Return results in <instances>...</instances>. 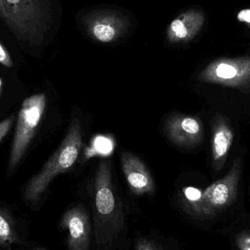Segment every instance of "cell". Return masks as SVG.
<instances>
[{
  "mask_svg": "<svg viewBox=\"0 0 250 250\" xmlns=\"http://www.w3.org/2000/svg\"><path fill=\"white\" fill-rule=\"evenodd\" d=\"M49 10L45 0H0V17L21 41L42 42L48 27Z\"/></svg>",
  "mask_w": 250,
  "mask_h": 250,
  "instance_id": "obj_3",
  "label": "cell"
},
{
  "mask_svg": "<svg viewBox=\"0 0 250 250\" xmlns=\"http://www.w3.org/2000/svg\"><path fill=\"white\" fill-rule=\"evenodd\" d=\"M85 17L86 32L95 41L103 43L118 39L127 26L124 16L110 10L93 12Z\"/></svg>",
  "mask_w": 250,
  "mask_h": 250,
  "instance_id": "obj_8",
  "label": "cell"
},
{
  "mask_svg": "<svg viewBox=\"0 0 250 250\" xmlns=\"http://www.w3.org/2000/svg\"><path fill=\"white\" fill-rule=\"evenodd\" d=\"M122 167L130 190L136 195H152L155 186L154 179L144 162L134 154L123 152Z\"/></svg>",
  "mask_w": 250,
  "mask_h": 250,
  "instance_id": "obj_10",
  "label": "cell"
},
{
  "mask_svg": "<svg viewBox=\"0 0 250 250\" xmlns=\"http://www.w3.org/2000/svg\"><path fill=\"white\" fill-rule=\"evenodd\" d=\"M17 236L13 220L8 213L0 209V245H12L16 242Z\"/></svg>",
  "mask_w": 250,
  "mask_h": 250,
  "instance_id": "obj_14",
  "label": "cell"
},
{
  "mask_svg": "<svg viewBox=\"0 0 250 250\" xmlns=\"http://www.w3.org/2000/svg\"><path fill=\"white\" fill-rule=\"evenodd\" d=\"M241 170L242 162L240 159H236L226 176L203 191L200 217L215 215L235 202L237 198Z\"/></svg>",
  "mask_w": 250,
  "mask_h": 250,
  "instance_id": "obj_6",
  "label": "cell"
},
{
  "mask_svg": "<svg viewBox=\"0 0 250 250\" xmlns=\"http://www.w3.org/2000/svg\"><path fill=\"white\" fill-rule=\"evenodd\" d=\"M0 64L7 67H12L13 66L11 57L5 47L0 42Z\"/></svg>",
  "mask_w": 250,
  "mask_h": 250,
  "instance_id": "obj_16",
  "label": "cell"
},
{
  "mask_svg": "<svg viewBox=\"0 0 250 250\" xmlns=\"http://www.w3.org/2000/svg\"><path fill=\"white\" fill-rule=\"evenodd\" d=\"M60 225L67 233L68 250H95L92 219L83 206H74L67 210Z\"/></svg>",
  "mask_w": 250,
  "mask_h": 250,
  "instance_id": "obj_7",
  "label": "cell"
},
{
  "mask_svg": "<svg viewBox=\"0 0 250 250\" xmlns=\"http://www.w3.org/2000/svg\"><path fill=\"white\" fill-rule=\"evenodd\" d=\"M15 121V116L11 115L0 122V142L5 138L10 132Z\"/></svg>",
  "mask_w": 250,
  "mask_h": 250,
  "instance_id": "obj_15",
  "label": "cell"
},
{
  "mask_svg": "<svg viewBox=\"0 0 250 250\" xmlns=\"http://www.w3.org/2000/svg\"><path fill=\"white\" fill-rule=\"evenodd\" d=\"M234 139V132L229 120L218 114L212 120V165L219 172L226 164L230 147Z\"/></svg>",
  "mask_w": 250,
  "mask_h": 250,
  "instance_id": "obj_12",
  "label": "cell"
},
{
  "mask_svg": "<svg viewBox=\"0 0 250 250\" xmlns=\"http://www.w3.org/2000/svg\"><path fill=\"white\" fill-rule=\"evenodd\" d=\"M199 82L250 92V56L220 57L211 62L197 77Z\"/></svg>",
  "mask_w": 250,
  "mask_h": 250,
  "instance_id": "obj_5",
  "label": "cell"
},
{
  "mask_svg": "<svg viewBox=\"0 0 250 250\" xmlns=\"http://www.w3.org/2000/svg\"><path fill=\"white\" fill-rule=\"evenodd\" d=\"M46 106V96L40 93L26 98L22 102L18 115L13 144L9 157L7 174L12 176L27 151Z\"/></svg>",
  "mask_w": 250,
  "mask_h": 250,
  "instance_id": "obj_4",
  "label": "cell"
},
{
  "mask_svg": "<svg viewBox=\"0 0 250 250\" xmlns=\"http://www.w3.org/2000/svg\"><path fill=\"white\" fill-rule=\"evenodd\" d=\"M238 21L246 24L250 28V8H245L240 10L236 16Z\"/></svg>",
  "mask_w": 250,
  "mask_h": 250,
  "instance_id": "obj_18",
  "label": "cell"
},
{
  "mask_svg": "<svg viewBox=\"0 0 250 250\" xmlns=\"http://www.w3.org/2000/svg\"><path fill=\"white\" fill-rule=\"evenodd\" d=\"M1 86H2V82H1V79L0 78V95H1Z\"/></svg>",
  "mask_w": 250,
  "mask_h": 250,
  "instance_id": "obj_19",
  "label": "cell"
},
{
  "mask_svg": "<svg viewBox=\"0 0 250 250\" xmlns=\"http://www.w3.org/2000/svg\"><path fill=\"white\" fill-rule=\"evenodd\" d=\"M164 129L170 141L179 146H196L204 138L202 122L192 116L171 115L165 123Z\"/></svg>",
  "mask_w": 250,
  "mask_h": 250,
  "instance_id": "obj_9",
  "label": "cell"
},
{
  "mask_svg": "<svg viewBox=\"0 0 250 250\" xmlns=\"http://www.w3.org/2000/svg\"><path fill=\"white\" fill-rule=\"evenodd\" d=\"M237 245L240 250H250V233H243L237 238Z\"/></svg>",
  "mask_w": 250,
  "mask_h": 250,
  "instance_id": "obj_17",
  "label": "cell"
},
{
  "mask_svg": "<svg viewBox=\"0 0 250 250\" xmlns=\"http://www.w3.org/2000/svg\"><path fill=\"white\" fill-rule=\"evenodd\" d=\"M95 250H128V220L117 195L109 163L101 161L95 177L92 213Z\"/></svg>",
  "mask_w": 250,
  "mask_h": 250,
  "instance_id": "obj_1",
  "label": "cell"
},
{
  "mask_svg": "<svg viewBox=\"0 0 250 250\" xmlns=\"http://www.w3.org/2000/svg\"><path fill=\"white\" fill-rule=\"evenodd\" d=\"M82 144V124L79 119L74 118L57 151L48 159L42 168L28 182L23 194L27 202L36 204L54 178L67 171L74 165Z\"/></svg>",
  "mask_w": 250,
  "mask_h": 250,
  "instance_id": "obj_2",
  "label": "cell"
},
{
  "mask_svg": "<svg viewBox=\"0 0 250 250\" xmlns=\"http://www.w3.org/2000/svg\"><path fill=\"white\" fill-rule=\"evenodd\" d=\"M205 14L199 9H190L175 18L167 29V38L171 43L188 42L201 32Z\"/></svg>",
  "mask_w": 250,
  "mask_h": 250,
  "instance_id": "obj_11",
  "label": "cell"
},
{
  "mask_svg": "<svg viewBox=\"0 0 250 250\" xmlns=\"http://www.w3.org/2000/svg\"><path fill=\"white\" fill-rule=\"evenodd\" d=\"M134 248L135 250H180L174 238L162 234L156 230L136 234Z\"/></svg>",
  "mask_w": 250,
  "mask_h": 250,
  "instance_id": "obj_13",
  "label": "cell"
},
{
  "mask_svg": "<svg viewBox=\"0 0 250 250\" xmlns=\"http://www.w3.org/2000/svg\"></svg>",
  "mask_w": 250,
  "mask_h": 250,
  "instance_id": "obj_20",
  "label": "cell"
}]
</instances>
